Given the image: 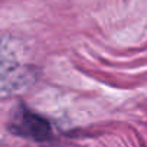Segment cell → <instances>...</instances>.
Returning <instances> with one entry per match:
<instances>
[{
  "label": "cell",
  "instance_id": "6da1fadb",
  "mask_svg": "<svg viewBox=\"0 0 147 147\" xmlns=\"http://www.w3.org/2000/svg\"><path fill=\"white\" fill-rule=\"evenodd\" d=\"M7 128L15 136L33 141H48L52 138L51 123L43 115L29 110L25 105L19 107L13 113Z\"/></svg>",
  "mask_w": 147,
  "mask_h": 147
}]
</instances>
